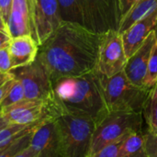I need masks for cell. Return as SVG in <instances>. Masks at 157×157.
Listing matches in <instances>:
<instances>
[{"instance_id":"obj_1","label":"cell","mask_w":157,"mask_h":157,"mask_svg":"<svg viewBox=\"0 0 157 157\" xmlns=\"http://www.w3.org/2000/svg\"><path fill=\"white\" fill-rule=\"evenodd\" d=\"M101 35L81 25L63 21L39 46L37 55L52 83L59 78L82 75L95 70Z\"/></svg>"},{"instance_id":"obj_2","label":"cell","mask_w":157,"mask_h":157,"mask_svg":"<svg viewBox=\"0 0 157 157\" xmlns=\"http://www.w3.org/2000/svg\"><path fill=\"white\" fill-rule=\"evenodd\" d=\"M49 105L52 118L70 113L90 117L98 123L109 112L100 74L95 69L82 75L53 81Z\"/></svg>"},{"instance_id":"obj_3","label":"cell","mask_w":157,"mask_h":157,"mask_svg":"<svg viewBox=\"0 0 157 157\" xmlns=\"http://www.w3.org/2000/svg\"><path fill=\"white\" fill-rule=\"evenodd\" d=\"M62 21L81 25L102 34L118 29L120 15L115 0H57Z\"/></svg>"},{"instance_id":"obj_4","label":"cell","mask_w":157,"mask_h":157,"mask_svg":"<svg viewBox=\"0 0 157 157\" xmlns=\"http://www.w3.org/2000/svg\"><path fill=\"white\" fill-rule=\"evenodd\" d=\"M60 157H88L96 121L90 117L62 113L53 117Z\"/></svg>"},{"instance_id":"obj_5","label":"cell","mask_w":157,"mask_h":157,"mask_svg":"<svg viewBox=\"0 0 157 157\" xmlns=\"http://www.w3.org/2000/svg\"><path fill=\"white\" fill-rule=\"evenodd\" d=\"M105 101L109 111H132L143 113L152 89L134 85L124 70L106 77L100 75Z\"/></svg>"},{"instance_id":"obj_6","label":"cell","mask_w":157,"mask_h":157,"mask_svg":"<svg viewBox=\"0 0 157 157\" xmlns=\"http://www.w3.org/2000/svg\"><path fill=\"white\" fill-rule=\"evenodd\" d=\"M140 130H143V113L122 110L109 111L96 124L88 157H94L106 144Z\"/></svg>"},{"instance_id":"obj_7","label":"cell","mask_w":157,"mask_h":157,"mask_svg":"<svg viewBox=\"0 0 157 157\" xmlns=\"http://www.w3.org/2000/svg\"><path fill=\"white\" fill-rule=\"evenodd\" d=\"M127 60L121 33L116 29L102 33L95 69L100 75L110 77L124 69Z\"/></svg>"},{"instance_id":"obj_8","label":"cell","mask_w":157,"mask_h":157,"mask_svg":"<svg viewBox=\"0 0 157 157\" xmlns=\"http://www.w3.org/2000/svg\"><path fill=\"white\" fill-rule=\"evenodd\" d=\"M10 73L21 82L25 99L49 100L52 98V83L44 64L38 56L31 63L15 68Z\"/></svg>"},{"instance_id":"obj_9","label":"cell","mask_w":157,"mask_h":157,"mask_svg":"<svg viewBox=\"0 0 157 157\" xmlns=\"http://www.w3.org/2000/svg\"><path fill=\"white\" fill-rule=\"evenodd\" d=\"M31 37L40 46L62 24L57 0H29Z\"/></svg>"},{"instance_id":"obj_10","label":"cell","mask_w":157,"mask_h":157,"mask_svg":"<svg viewBox=\"0 0 157 157\" xmlns=\"http://www.w3.org/2000/svg\"><path fill=\"white\" fill-rule=\"evenodd\" d=\"M16 157H59L58 138L53 118H45L39 123L28 147Z\"/></svg>"},{"instance_id":"obj_11","label":"cell","mask_w":157,"mask_h":157,"mask_svg":"<svg viewBox=\"0 0 157 157\" xmlns=\"http://www.w3.org/2000/svg\"><path fill=\"white\" fill-rule=\"evenodd\" d=\"M49 100L24 98L10 106L2 108L1 113L6 117L9 124L28 125L52 117Z\"/></svg>"},{"instance_id":"obj_12","label":"cell","mask_w":157,"mask_h":157,"mask_svg":"<svg viewBox=\"0 0 157 157\" xmlns=\"http://www.w3.org/2000/svg\"><path fill=\"white\" fill-rule=\"evenodd\" d=\"M157 40L156 29H153L142 46L131 55L124 67L127 77L134 85L144 86V80L146 75L148 62Z\"/></svg>"},{"instance_id":"obj_13","label":"cell","mask_w":157,"mask_h":157,"mask_svg":"<svg viewBox=\"0 0 157 157\" xmlns=\"http://www.w3.org/2000/svg\"><path fill=\"white\" fill-rule=\"evenodd\" d=\"M156 28L157 6L121 33L127 58L132 55L142 46L151 31Z\"/></svg>"},{"instance_id":"obj_14","label":"cell","mask_w":157,"mask_h":157,"mask_svg":"<svg viewBox=\"0 0 157 157\" xmlns=\"http://www.w3.org/2000/svg\"><path fill=\"white\" fill-rule=\"evenodd\" d=\"M11 70L31 63L38 55L39 45L30 35L11 38L8 43Z\"/></svg>"},{"instance_id":"obj_15","label":"cell","mask_w":157,"mask_h":157,"mask_svg":"<svg viewBox=\"0 0 157 157\" xmlns=\"http://www.w3.org/2000/svg\"><path fill=\"white\" fill-rule=\"evenodd\" d=\"M6 28L11 38L22 35L31 36L29 0H12Z\"/></svg>"},{"instance_id":"obj_16","label":"cell","mask_w":157,"mask_h":157,"mask_svg":"<svg viewBox=\"0 0 157 157\" xmlns=\"http://www.w3.org/2000/svg\"><path fill=\"white\" fill-rule=\"evenodd\" d=\"M121 157H146L145 131L131 132L124 140Z\"/></svg>"},{"instance_id":"obj_17","label":"cell","mask_w":157,"mask_h":157,"mask_svg":"<svg viewBox=\"0 0 157 157\" xmlns=\"http://www.w3.org/2000/svg\"><path fill=\"white\" fill-rule=\"evenodd\" d=\"M157 6V0H139L121 20L119 24V32H124L138 19L142 18L147 13Z\"/></svg>"},{"instance_id":"obj_18","label":"cell","mask_w":157,"mask_h":157,"mask_svg":"<svg viewBox=\"0 0 157 157\" xmlns=\"http://www.w3.org/2000/svg\"><path fill=\"white\" fill-rule=\"evenodd\" d=\"M143 115L148 125L147 131L157 134V84L151 91L143 110Z\"/></svg>"},{"instance_id":"obj_19","label":"cell","mask_w":157,"mask_h":157,"mask_svg":"<svg viewBox=\"0 0 157 157\" xmlns=\"http://www.w3.org/2000/svg\"><path fill=\"white\" fill-rule=\"evenodd\" d=\"M157 79V40L153 52L151 53L149 62H148V66H147V71L146 75L144 80V86L153 89L155 86L156 85Z\"/></svg>"},{"instance_id":"obj_20","label":"cell","mask_w":157,"mask_h":157,"mask_svg":"<svg viewBox=\"0 0 157 157\" xmlns=\"http://www.w3.org/2000/svg\"><path fill=\"white\" fill-rule=\"evenodd\" d=\"M24 98H25V94H24L23 86L18 79L15 78L13 85L11 86L10 89L6 93V97L1 101L0 106L2 108H5V107L12 105L14 103H17Z\"/></svg>"},{"instance_id":"obj_21","label":"cell","mask_w":157,"mask_h":157,"mask_svg":"<svg viewBox=\"0 0 157 157\" xmlns=\"http://www.w3.org/2000/svg\"><path fill=\"white\" fill-rule=\"evenodd\" d=\"M29 125V124H28ZM27 125L22 124H8L0 130V152L12 144L18 132Z\"/></svg>"},{"instance_id":"obj_22","label":"cell","mask_w":157,"mask_h":157,"mask_svg":"<svg viewBox=\"0 0 157 157\" xmlns=\"http://www.w3.org/2000/svg\"><path fill=\"white\" fill-rule=\"evenodd\" d=\"M126 137L127 136L106 144L94 155V157H121V148Z\"/></svg>"},{"instance_id":"obj_23","label":"cell","mask_w":157,"mask_h":157,"mask_svg":"<svg viewBox=\"0 0 157 157\" xmlns=\"http://www.w3.org/2000/svg\"><path fill=\"white\" fill-rule=\"evenodd\" d=\"M146 157H157V134L145 131Z\"/></svg>"},{"instance_id":"obj_24","label":"cell","mask_w":157,"mask_h":157,"mask_svg":"<svg viewBox=\"0 0 157 157\" xmlns=\"http://www.w3.org/2000/svg\"><path fill=\"white\" fill-rule=\"evenodd\" d=\"M11 71V60L8 45L0 48V73L8 74Z\"/></svg>"},{"instance_id":"obj_25","label":"cell","mask_w":157,"mask_h":157,"mask_svg":"<svg viewBox=\"0 0 157 157\" xmlns=\"http://www.w3.org/2000/svg\"><path fill=\"white\" fill-rule=\"evenodd\" d=\"M120 15L121 20L126 16V14L131 10V8L139 1V0H115ZM120 20V22H121Z\"/></svg>"},{"instance_id":"obj_26","label":"cell","mask_w":157,"mask_h":157,"mask_svg":"<svg viewBox=\"0 0 157 157\" xmlns=\"http://www.w3.org/2000/svg\"><path fill=\"white\" fill-rule=\"evenodd\" d=\"M14 80H15V77L10 73L8 76H6V78H4L3 80L0 81V103L3 100V98L6 97L8 90L10 89L11 86L14 83Z\"/></svg>"},{"instance_id":"obj_27","label":"cell","mask_w":157,"mask_h":157,"mask_svg":"<svg viewBox=\"0 0 157 157\" xmlns=\"http://www.w3.org/2000/svg\"><path fill=\"white\" fill-rule=\"evenodd\" d=\"M11 3H12V0H0V14L6 25L7 24Z\"/></svg>"},{"instance_id":"obj_28","label":"cell","mask_w":157,"mask_h":157,"mask_svg":"<svg viewBox=\"0 0 157 157\" xmlns=\"http://www.w3.org/2000/svg\"><path fill=\"white\" fill-rule=\"evenodd\" d=\"M10 40H11V37L6 32L0 31V48L8 45Z\"/></svg>"},{"instance_id":"obj_29","label":"cell","mask_w":157,"mask_h":157,"mask_svg":"<svg viewBox=\"0 0 157 157\" xmlns=\"http://www.w3.org/2000/svg\"><path fill=\"white\" fill-rule=\"evenodd\" d=\"M9 123L7 121V120L6 119V117L4 115H2V113L0 114V130L5 128L6 126H7Z\"/></svg>"},{"instance_id":"obj_30","label":"cell","mask_w":157,"mask_h":157,"mask_svg":"<svg viewBox=\"0 0 157 157\" xmlns=\"http://www.w3.org/2000/svg\"><path fill=\"white\" fill-rule=\"evenodd\" d=\"M0 30L5 31V32H6V33H7V28H6V25L5 24V22H4V20H3V18H2L1 14H0ZM7 34H8V33H7Z\"/></svg>"},{"instance_id":"obj_31","label":"cell","mask_w":157,"mask_h":157,"mask_svg":"<svg viewBox=\"0 0 157 157\" xmlns=\"http://www.w3.org/2000/svg\"><path fill=\"white\" fill-rule=\"evenodd\" d=\"M9 74H10V73H8V74H1V73H0V81L3 80L4 78H6V76H8Z\"/></svg>"},{"instance_id":"obj_32","label":"cell","mask_w":157,"mask_h":157,"mask_svg":"<svg viewBox=\"0 0 157 157\" xmlns=\"http://www.w3.org/2000/svg\"><path fill=\"white\" fill-rule=\"evenodd\" d=\"M1 112H2V107L0 106V114H1Z\"/></svg>"},{"instance_id":"obj_33","label":"cell","mask_w":157,"mask_h":157,"mask_svg":"<svg viewBox=\"0 0 157 157\" xmlns=\"http://www.w3.org/2000/svg\"><path fill=\"white\" fill-rule=\"evenodd\" d=\"M156 84H157V79H156Z\"/></svg>"},{"instance_id":"obj_34","label":"cell","mask_w":157,"mask_h":157,"mask_svg":"<svg viewBox=\"0 0 157 157\" xmlns=\"http://www.w3.org/2000/svg\"><path fill=\"white\" fill-rule=\"evenodd\" d=\"M0 31H2V30H0ZM4 32H5V31H4Z\"/></svg>"}]
</instances>
